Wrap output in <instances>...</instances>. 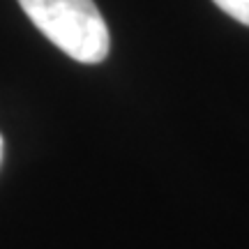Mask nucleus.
<instances>
[{
  "label": "nucleus",
  "mask_w": 249,
  "mask_h": 249,
  "mask_svg": "<svg viewBox=\"0 0 249 249\" xmlns=\"http://www.w3.org/2000/svg\"><path fill=\"white\" fill-rule=\"evenodd\" d=\"M18 5L70 58L97 65L108 55L111 35L95 0H18Z\"/></svg>",
  "instance_id": "obj_1"
},
{
  "label": "nucleus",
  "mask_w": 249,
  "mask_h": 249,
  "mask_svg": "<svg viewBox=\"0 0 249 249\" xmlns=\"http://www.w3.org/2000/svg\"><path fill=\"white\" fill-rule=\"evenodd\" d=\"M0 157H2V136H0Z\"/></svg>",
  "instance_id": "obj_3"
},
{
  "label": "nucleus",
  "mask_w": 249,
  "mask_h": 249,
  "mask_svg": "<svg viewBox=\"0 0 249 249\" xmlns=\"http://www.w3.org/2000/svg\"><path fill=\"white\" fill-rule=\"evenodd\" d=\"M213 2L235 21L249 26V0H213Z\"/></svg>",
  "instance_id": "obj_2"
}]
</instances>
